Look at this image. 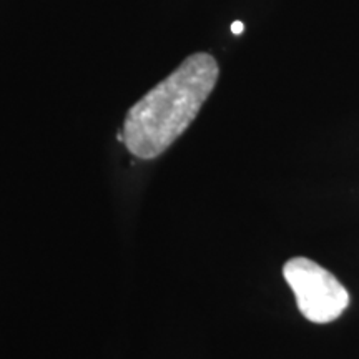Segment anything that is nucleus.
Returning a JSON list of instances; mask_svg holds the SVG:
<instances>
[{"mask_svg":"<svg viewBox=\"0 0 359 359\" xmlns=\"http://www.w3.org/2000/svg\"><path fill=\"white\" fill-rule=\"evenodd\" d=\"M231 32L233 34H241L243 32V24H241V22H233V25H231Z\"/></svg>","mask_w":359,"mask_h":359,"instance_id":"7ed1b4c3","label":"nucleus"},{"mask_svg":"<svg viewBox=\"0 0 359 359\" xmlns=\"http://www.w3.org/2000/svg\"><path fill=\"white\" fill-rule=\"evenodd\" d=\"M218 62L193 53L127 111L123 143L142 160H154L182 137L218 82Z\"/></svg>","mask_w":359,"mask_h":359,"instance_id":"f257e3e1","label":"nucleus"},{"mask_svg":"<svg viewBox=\"0 0 359 359\" xmlns=\"http://www.w3.org/2000/svg\"><path fill=\"white\" fill-rule=\"evenodd\" d=\"M283 276L293 290L298 309L306 320L325 325L338 320L349 304L348 290L321 264L304 257L291 258Z\"/></svg>","mask_w":359,"mask_h":359,"instance_id":"f03ea898","label":"nucleus"}]
</instances>
